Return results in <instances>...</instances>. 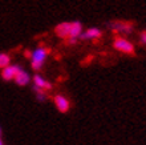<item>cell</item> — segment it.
<instances>
[{
  "label": "cell",
  "instance_id": "cell-1",
  "mask_svg": "<svg viewBox=\"0 0 146 145\" xmlns=\"http://www.w3.org/2000/svg\"><path fill=\"white\" fill-rule=\"evenodd\" d=\"M50 53L49 48H37V49L32 53V68L38 71L42 67V63L45 60V57Z\"/></svg>",
  "mask_w": 146,
  "mask_h": 145
},
{
  "label": "cell",
  "instance_id": "cell-2",
  "mask_svg": "<svg viewBox=\"0 0 146 145\" xmlns=\"http://www.w3.org/2000/svg\"><path fill=\"white\" fill-rule=\"evenodd\" d=\"M113 47H114L117 51L119 52H123V53L127 55H134V47L129 40L121 37V36H115L114 41H113Z\"/></svg>",
  "mask_w": 146,
  "mask_h": 145
},
{
  "label": "cell",
  "instance_id": "cell-3",
  "mask_svg": "<svg viewBox=\"0 0 146 145\" xmlns=\"http://www.w3.org/2000/svg\"><path fill=\"white\" fill-rule=\"evenodd\" d=\"M21 71L19 65H9L7 68H4L1 71V77H3L5 81H9V80H15L16 75Z\"/></svg>",
  "mask_w": 146,
  "mask_h": 145
},
{
  "label": "cell",
  "instance_id": "cell-4",
  "mask_svg": "<svg viewBox=\"0 0 146 145\" xmlns=\"http://www.w3.org/2000/svg\"><path fill=\"white\" fill-rule=\"evenodd\" d=\"M70 29H72V23H61L54 28V32L58 37L61 39H70Z\"/></svg>",
  "mask_w": 146,
  "mask_h": 145
},
{
  "label": "cell",
  "instance_id": "cell-5",
  "mask_svg": "<svg viewBox=\"0 0 146 145\" xmlns=\"http://www.w3.org/2000/svg\"><path fill=\"white\" fill-rule=\"evenodd\" d=\"M54 104H56V107H57V109L61 113H65V112L69 111V108H70V104L69 101L64 97V96L61 95H57V96H54Z\"/></svg>",
  "mask_w": 146,
  "mask_h": 145
},
{
  "label": "cell",
  "instance_id": "cell-6",
  "mask_svg": "<svg viewBox=\"0 0 146 145\" xmlns=\"http://www.w3.org/2000/svg\"><path fill=\"white\" fill-rule=\"evenodd\" d=\"M111 28L115 32H122V33H130L133 31V23H127V21H114Z\"/></svg>",
  "mask_w": 146,
  "mask_h": 145
},
{
  "label": "cell",
  "instance_id": "cell-7",
  "mask_svg": "<svg viewBox=\"0 0 146 145\" xmlns=\"http://www.w3.org/2000/svg\"><path fill=\"white\" fill-rule=\"evenodd\" d=\"M102 36V32H101L98 28H89L84 32V33L80 35V39H92V40H97Z\"/></svg>",
  "mask_w": 146,
  "mask_h": 145
},
{
  "label": "cell",
  "instance_id": "cell-8",
  "mask_svg": "<svg viewBox=\"0 0 146 145\" xmlns=\"http://www.w3.org/2000/svg\"><path fill=\"white\" fill-rule=\"evenodd\" d=\"M33 81H35V87L40 88L42 91H49V89H52V84L48 83V81H45L41 76H38V75H36V76L33 77Z\"/></svg>",
  "mask_w": 146,
  "mask_h": 145
},
{
  "label": "cell",
  "instance_id": "cell-9",
  "mask_svg": "<svg viewBox=\"0 0 146 145\" xmlns=\"http://www.w3.org/2000/svg\"><path fill=\"white\" fill-rule=\"evenodd\" d=\"M29 80H31V77H29V75H28L27 72H24L23 69L20 71L17 75H16V77H15V81H16V84L17 85H27L28 83H29Z\"/></svg>",
  "mask_w": 146,
  "mask_h": 145
},
{
  "label": "cell",
  "instance_id": "cell-10",
  "mask_svg": "<svg viewBox=\"0 0 146 145\" xmlns=\"http://www.w3.org/2000/svg\"><path fill=\"white\" fill-rule=\"evenodd\" d=\"M9 61H11V57L7 53H0V68L4 69L9 67Z\"/></svg>",
  "mask_w": 146,
  "mask_h": 145
},
{
  "label": "cell",
  "instance_id": "cell-11",
  "mask_svg": "<svg viewBox=\"0 0 146 145\" xmlns=\"http://www.w3.org/2000/svg\"><path fill=\"white\" fill-rule=\"evenodd\" d=\"M139 36H141V41L145 43V44H146V31L141 32V35H139Z\"/></svg>",
  "mask_w": 146,
  "mask_h": 145
},
{
  "label": "cell",
  "instance_id": "cell-12",
  "mask_svg": "<svg viewBox=\"0 0 146 145\" xmlns=\"http://www.w3.org/2000/svg\"><path fill=\"white\" fill-rule=\"evenodd\" d=\"M66 43H68V44H76L77 39H68V40H66Z\"/></svg>",
  "mask_w": 146,
  "mask_h": 145
},
{
  "label": "cell",
  "instance_id": "cell-13",
  "mask_svg": "<svg viewBox=\"0 0 146 145\" xmlns=\"http://www.w3.org/2000/svg\"><path fill=\"white\" fill-rule=\"evenodd\" d=\"M24 55H25L27 57H29V56H31V52H29V51H25V52H24Z\"/></svg>",
  "mask_w": 146,
  "mask_h": 145
},
{
  "label": "cell",
  "instance_id": "cell-14",
  "mask_svg": "<svg viewBox=\"0 0 146 145\" xmlns=\"http://www.w3.org/2000/svg\"><path fill=\"white\" fill-rule=\"evenodd\" d=\"M0 145H3V142H1V140H0Z\"/></svg>",
  "mask_w": 146,
  "mask_h": 145
},
{
  "label": "cell",
  "instance_id": "cell-15",
  "mask_svg": "<svg viewBox=\"0 0 146 145\" xmlns=\"http://www.w3.org/2000/svg\"><path fill=\"white\" fill-rule=\"evenodd\" d=\"M0 133H1V130H0Z\"/></svg>",
  "mask_w": 146,
  "mask_h": 145
}]
</instances>
